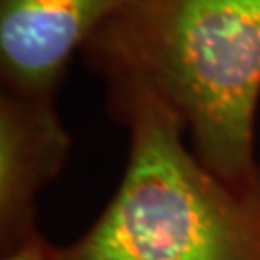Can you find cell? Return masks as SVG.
<instances>
[{
	"label": "cell",
	"mask_w": 260,
	"mask_h": 260,
	"mask_svg": "<svg viewBox=\"0 0 260 260\" xmlns=\"http://www.w3.org/2000/svg\"><path fill=\"white\" fill-rule=\"evenodd\" d=\"M2 260H56V253L53 247H49L38 233H34L9 250L7 257Z\"/></svg>",
	"instance_id": "cell-5"
},
{
	"label": "cell",
	"mask_w": 260,
	"mask_h": 260,
	"mask_svg": "<svg viewBox=\"0 0 260 260\" xmlns=\"http://www.w3.org/2000/svg\"><path fill=\"white\" fill-rule=\"evenodd\" d=\"M127 0H0L5 90L53 98L70 59Z\"/></svg>",
	"instance_id": "cell-3"
},
{
	"label": "cell",
	"mask_w": 260,
	"mask_h": 260,
	"mask_svg": "<svg viewBox=\"0 0 260 260\" xmlns=\"http://www.w3.org/2000/svg\"><path fill=\"white\" fill-rule=\"evenodd\" d=\"M128 162L96 223L56 260H260V169L247 184L211 173L178 115L152 93L108 86Z\"/></svg>",
	"instance_id": "cell-2"
},
{
	"label": "cell",
	"mask_w": 260,
	"mask_h": 260,
	"mask_svg": "<svg viewBox=\"0 0 260 260\" xmlns=\"http://www.w3.org/2000/svg\"><path fill=\"white\" fill-rule=\"evenodd\" d=\"M81 53L108 86L168 105L211 173L232 184L257 176L260 0H127Z\"/></svg>",
	"instance_id": "cell-1"
},
{
	"label": "cell",
	"mask_w": 260,
	"mask_h": 260,
	"mask_svg": "<svg viewBox=\"0 0 260 260\" xmlns=\"http://www.w3.org/2000/svg\"><path fill=\"white\" fill-rule=\"evenodd\" d=\"M71 137L53 98L0 96V233L12 250L34 235L36 196L63 168Z\"/></svg>",
	"instance_id": "cell-4"
}]
</instances>
